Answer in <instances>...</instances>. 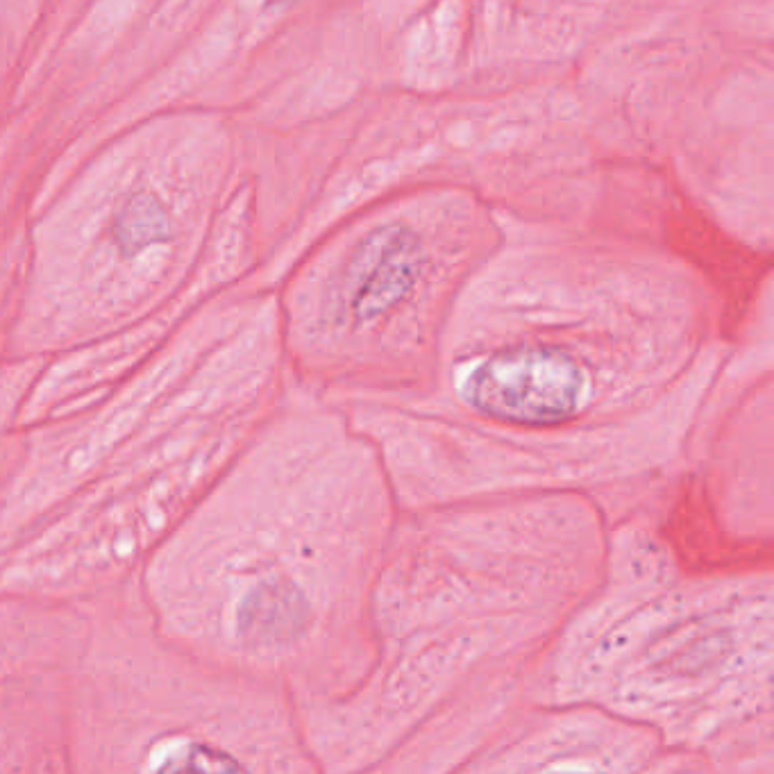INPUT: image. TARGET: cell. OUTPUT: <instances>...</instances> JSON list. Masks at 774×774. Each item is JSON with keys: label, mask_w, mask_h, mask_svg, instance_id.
<instances>
[{"label": "cell", "mask_w": 774, "mask_h": 774, "mask_svg": "<svg viewBox=\"0 0 774 774\" xmlns=\"http://www.w3.org/2000/svg\"><path fill=\"white\" fill-rule=\"evenodd\" d=\"M595 525L398 534L370 600L373 663L327 704L332 774H450L532 702L536 672L604 577Z\"/></svg>", "instance_id": "obj_1"}, {"label": "cell", "mask_w": 774, "mask_h": 774, "mask_svg": "<svg viewBox=\"0 0 774 774\" xmlns=\"http://www.w3.org/2000/svg\"><path fill=\"white\" fill-rule=\"evenodd\" d=\"M532 702L593 706L715 774H772V566H713L616 538Z\"/></svg>", "instance_id": "obj_2"}, {"label": "cell", "mask_w": 774, "mask_h": 774, "mask_svg": "<svg viewBox=\"0 0 774 774\" xmlns=\"http://www.w3.org/2000/svg\"><path fill=\"white\" fill-rule=\"evenodd\" d=\"M450 774H715L650 729L593 706L527 704Z\"/></svg>", "instance_id": "obj_3"}, {"label": "cell", "mask_w": 774, "mask_h": 774, "mask_svg": "<svg viewBox=\"0 0 774 774\" xmlns=\"http://www.w3.org/2000/svg\"><path fill=\"white\" fill-rule=\"evenodd\" d=\"M586 373L566 352L516 346L493 352L470 370L464 395L482 414L513 423H554L577 414Z\"/></svg>", "instance_id": "obj_4"}, {"label": "cell", "mask_w": 774, "mask_h": 774, "mask_svg": "<svg viewBox=\"0 0 774 774\" xmlns=\"http://www.w3.org/2000/svg\"><path fill=\"white\" fill-rule=\"evenodd\" d=\"M414 248H409L405 234L391 232L384 239L370 243L359 275L352 282V311L359 318H373L395 305L409 286V271L414 273Z\"/></svg>", "instance_id": "obj_5"}, {"label": "cell", "mask_w": 774, "mask_h": 774, "mask_svg": "<svg viewBox=\"0 0 774 774\" xmlns=\"http://www.w3.org/2000/svg\"><path fill=\"white\" fill-rule=\"evenodd\" d=\"M157 774H246L239 761L209 745H189L166 761Z\"/></svg>", "instance_id": "obj_6"}]
</instances>
